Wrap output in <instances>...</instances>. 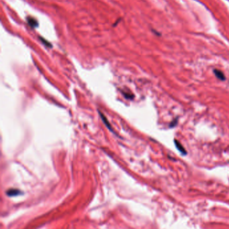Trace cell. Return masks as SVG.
<instances>
[{"label":"cell","mask_w":229,"mask_h":229,"mask_svg":"<svg viewBox=\"0 0 229 229\" xmlns=\"http://www.w3.org/2000/svg\"><path fill=\"white\" fill-rule=\"evenodd\" d=\"M174 143L175 145V147H176V148L178 149L179 151L181 153V154H182L183 155H186L187 154L186 150L184 149V147H183V145L181 144V143H179L178 141H177L176 139H175L174 140Z\"/></svg>","instance_id":"1"},{"label":"cell","mask_w":229,"mask_h":229,"mask_svg":"<svg viewBox=\"0 0 229 229\" xmlns=\"http://www.w3.org/2000/svg\"><path fill=\"white\" fill-rule=\"evenodd\" d=\"M214 73L216 77L218 79H220V80L221 81L226 80V77H225L224 74L223 73L222 71H220V70L214 69Z\"/></svg>","instance_id":"2"},{"label":"cell","mask_w":229,"mask_h":229,"mask_svg":"<svg viewBox=\"0 0 229 229\" xmlns=\"http://www.w3.org/2000/svg\"><path fill=\"white\" fill-rule=\"evenodd\" d=\"M6 193L8 196H16L21 194V191L18 189H9L7 191Z\"/></svg>","instance_id":"3"},{"label":"cell","mask_w":229,"mask_h":229,"mask_svg":"<svg viewBox=\"0 0 229 229\" xmlns=\"http://www.w3.org/2000/svg\"><path fill=\"white\" fill-rule=\"evenodd\" d=\"M27 20H28V24H29L30 25L32 26V27L35 28V27H37V26H38L37 22L35 20H34V18H30V17H28V18H27Z\"/></svg>","instance_id":"4"},{"label":"cell","mask_w":229,"mask_h":229,"mask_svg":"<svg viewBox=\"0 0 229 229\" xmlns=\"http://www.w3.org/2000/svg\"><path fill=\"white\" fill-rule=\"evenodd\" d=\"M100 116H101V117H102V119H103V121H104L106 123V126L107 127H108V128H110V129H111L110 128V125L109 124V123H108V121L107 122V119H106V117H105L104 116V115L103 114H102V113H100Z\"/></svg>","instance_id":"5"},{"label":"cell","mask_w":229,"mask_h":229,"mask_svg":"<svg viewBox=\"0 0 229 229\" xmlns=\"http://www.w3.org/2000/svg\"><path fill=\"white\" fill-rule=\"evenodd\" d=\"M177 123V119H175V120H173V121L171 122V123L169 124V127H173L176 125Z\"/></svg>","instance_id":"6"}]
</instances>
